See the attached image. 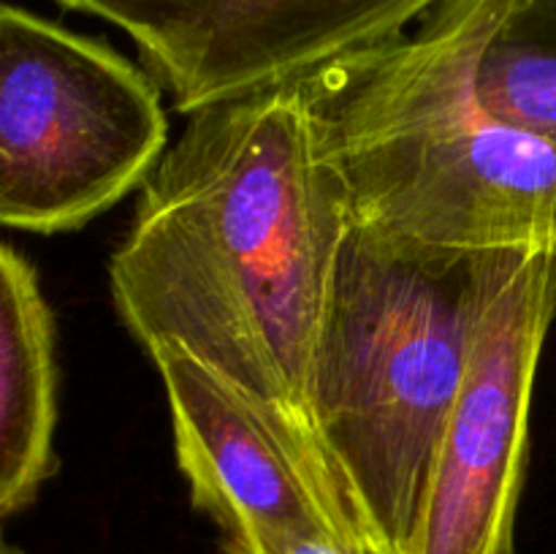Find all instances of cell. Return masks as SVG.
<instances>
[{
  "mask_svg": "<svg viewBox=\"0 0 556 554\" xmlns=\"http://www.w3.org/2000/svg\"><path fill=\"white\" fill-rule=\"evenodd\" d=\"M353 221L302 79L266 87L190 114L141 185L109 288L147 356L179 351L210 369L358 543L315 424L320 331Z\"/></svg>",
  "mask_w": 556,
  "mask_h": 554,
  "instance_id": "cell-1",
  "label": "cell"
},
{
  "mask_svg": "<svg viewBox=\"0 0 556 554\" xmlns=\"http://www.w3.org/2000/svg\"><path fill=\"white\" fill-rule=\"evenodd\" d=\"M476 90L500 119L556 139V0H503Z\"/></svg>",
  "mask_w": 556,
  "mask_h": 554,
  "instance_id": "cell-9",
  "label": "cell"
},
{
  "mask_svg": "<svg viewBox=\"0 0 556 554\" xmlns=\"http://www.w3.org/2000/svg\"><path fill=\"white\" fill-rule=\"evenodd\" d=\"M54 315L22 250L0 248V514L36 503L58 470Z\"/></svg>",
  "mask_w": 556,
  "mask_h": 554,
  "instance_id": "cell-8",
  "label": "cell"
},
{
  "mask_svg": "<svg viewBox=\"0 0 556 554\" xmlns=\"http://www.w3.org/2000/svg\"><path fill=\"white\" fill-rule=\"evenodd\" d=\"M269 554H367L358 543L351 538L340 536L331 527H304V530L291 532V536L280 538Z\"/></svg>",
  "mask_w": 556,
  "mask_h": 554,
  "instance_id": "cell-10",
  "label": "cell"
},
{
  "mask_svg": "<svg viewBox=\"0 0 556 554\" xmlns=\"http://www.w3.org/2000/svg\"><path fill=\"white\" fill-rule=\"evenodd\" d=\"M554 310L556 253H516L478 331L410 554H516L532 391Z\"/></svg>",
  "mask_w": 556,
  "mask_h": 554,
  "instance_id": "cell-5",
  "label": "cell"
},
{
  "mask_svg": "<svg viewBox=\"0 0 556 554\" xmlns=\"http://www.w3.org/2000/svg\"><path fill=\"white\" fill-rule=\"evenodd\" d=\"M516 253L429 248L353 221L320 331L315 424L367 554H410L478 331Z\"/></svg>",
  "mask_w": 556,
  "mask_h": 554,
  "instance_id": "cell-3",
  "label": "cell"
},
{
  "mask_svg": "<svg viewBox=\"0 0 556 554\" xmlns=\"http://www.w3.org/2000/svg\"><path fill=\"white\" fill-rule=\"evenodd\" d=\"M134 41L182 114L288 85L400 36L440 0H54Z\"/></svg>",
  "mask_w": 556,
  "mask_h": 554,
  "instance_id": "cell-6",
  "label": "cell"
},
{
  "mask_svg": "<svg viewBox=\"0 0 556 554\" xmlns=\"http://www.w3.org/2000/svg\"><path fill=\"white\" fill-rule=\"evenodd\" d=\"M503 0H440L302 76L356 221L467 253H556V139L489 112L476 65Z\"/></svg>",
  "mask_w": 556,
  "mask_h": 554,
  "instance_id": "cell-2",
  "label": "cell"
},
{
  "mask_svg": "<svg viewBox=\"0 0 556 554\" xmlns=\"http://www.w3.org/2000/svg\"><path fill=\"white\" fill-rule=\"evenodd\" d=\"M150 358L190 503L220 530L223 552L269 554L280 538L318 525L345 536L264 424L210 369L179 351Z\"/></svg>",
  "mask_w": 556,
  "mask_h": 554,
  "instance_id": "cell-7",
  "label": "cell"
},
{
  "mask_svg": "<svg viewBox=\"0 0 556 554\" xmlns=\"http://www.w3.org/2000/svg\"><path fill=\"white\" fill-rule=\"evenodd\" d=\"M161 85L36 11L0 9V221L76 231L147 182L168 150Z\"/></svg>",
  "mask_w": 556,
  "mask_h": 554,
  "instance_id": "cell-4",
  "label": "cell"
},
{
  "mask_svg": "<svg viewBox=\"0 0 556 554\" xmlns=\"http://www.w3.org/2000/svg\"><path fill=\"white\" fill-rule=\"evenodd\" d=\"M0 554H25V552H22V549H16L14 543H3V552Z\"/></svg>",
  "mask_w": 556,
  "mask_h": 554,
  "instance_id": "cell-11",
  "label": "cell"
}]
</instances>
